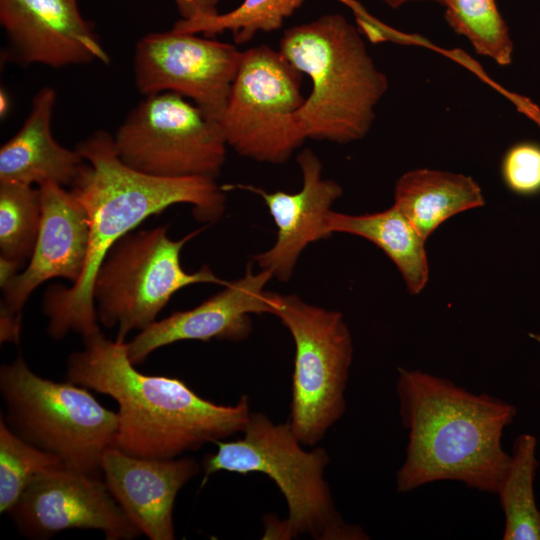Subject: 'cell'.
Listing matches in <instances>:
<instances>
[{
	"instance_id": "obj_1",
	"label": "cell",
	"mask_w": 540,
	"mask_h": 540,
	"mask_svg": "<svg viewBox=\"0 0 540 540\" xmlns=\"http://www.w3.org/2000/svg\"><path fill=\"white\" fill-rule=\"evenodd\" d=\"M75 149L85 163L70 186L86 210L89 248L84 271L70 287L51 286L43 298L47 332L62 339L69 332L83 338L99 329L93 299L95 275L114 244L146 218L175 204L192 206L194 217L206 223L224 213L226 196L215 179L201 176L158 177L125 164L115 149L113 135L97 130Z\"/></svg>"
},
{
	"instance_id": "obj_2",
	"label": "cell",
	"mask_w": 540,
	"mask_h": 540,
	"mask_svg": "<svg viewBox=\"0 0 540 540\" xmlns=\"http://www.w3.org/2000/svg\"><path fill=\"white\" fill-rule=\"evenodd\" d=\"M67 359L66 380L114 399L118 425L111 446L136 457L176 458L243 431L249 398L219 405L200 397L182 380L136 370L126 342L98 330Z\"/></svg>"
},
{
	"instance_id": "obj_3",
	"label": "cell",
	"mask_w": 540,
	"mask_h": 540,
	"mask_svg": "<svg viewBox=\"0 0 540 540\" xmlns=\"http://www.w3.org/2000/svg\"><path fill=\"white\" fill-rule=\"evenodd\" d=\"M396 390L408 435L405 459L396 472L397 491L458 481L496 494L511 461L502 436L516 407L420 370L399 368Z\"/></svg>"
},
{
	"instance_id": "obj_4",
	"label": "cell",
	"mask_w": 540,
	"mask_h": 540,
	"mask_svg": "<svg viewBox=\"0 0 540 540\" xmlns=\"http://www.w3.org/2000/svg\"><path fill=\"white\" fill-rule=\"evenodd\" d=\"M279 51L312 82L297 113L306 139L340 144L362 139L388 88L358 28L339 13L284 31Z\"/></svg>"
},
{
	"instance_id": "obj_5",
	"label": "cell",
	"mask_w": 540,
	"mask_h": 540,
	"mask_svg": "<svg viewBox=\"0 0 540 540\" xmlns=\"http://www.w3.org/2000/svg\"><path fill=\"white\" fill-rule=\"evenodd\" d=\"M244 436L235 441H218L217 450L202 462L205 479L227 471L262 473L275 482L283 494L288 517L269 519L265 536L290 539L309 535L316 540H364L362 528L348 524L335 507L324 478L329 456L323 447L310 451L293 433L289 421L276 424L263 413H251Z\"/></svg>"
},
{
	"instance_id": "obj_6",
	"label": "cell",
	"mask_w": 540,
	"mask_h": 540,
	"mask_svg": "<svg viewBox=\"0 0 540 540\" xmlns=\"http://www.w3.org/2000/svg\"><path fill=\"white\" fill-rule=\"evenodd\" d=\"M1 416L18 437L57 456L74 470L98 475L111 446L118 415L102 406L87 388L35 374L19 355L0 368Z\"/></svg>"
},
{
	"instance_id": "obj_7",
	"label": "cell",
	"mask_w": 540,
	"mask_h": 540,
	"mask_svg": "<svg viewBox=\"0 0 540 540\" xmlns=\"http://www.w3.org/2000/svg\"><path fill=\"white\" fill-rule=\"evenodd\" d=\"M195 230L179 240L168 236L167 226L128 233L117 241L100 265L93 283L98 322L118 327L116 340L125 342L132 330H144L180 289L198 283L227 282L203 265L188 273L181 265L184 245Z\"/></svg>"
},
{
	"instance_id": "obj_8",
	"label": "cell",
	"mask_w": 540,
	"mask_h": 540,
	"mask_svg": "<svg viewBox=\"0 0 540 540\" xmlns=\"http://www.w3.org/2000/svg\"><path fill=\"white\" fill-rule=\"evenodd\" d=\"M271 295L272 314L295 344L289 423L303 445L315 446L345 411L351 334L338 311L309 304L294 294Z\"/></svg>"
},
{
	"instance_id": "obj_9",
	"label": "cell",
	"mask_w": 540,
	"mask_h": 540,
	"mask_svg": "<svg viewBox=\"0 0 540 540\" xmlns=\"http://www.w3.org/2000/svg\"><path fill=\"white\" fill-rule=\"evenodd\" d=\"M303 74L280 51H242L220 125L228 146L258 162L281 164L306 140L297 120Z\"/></svg>"
},
{
	"instance_id": "obj_10",
	"label": "cell",
	"mask_w": 540,
	"mask_h": 540,
	"mask_svg": "<svg viewBox=\"0 0 540 540\" xmlns=\"http://www.w3.org/2000/svg\"><path fill=\"white\" fill-rule=\"evenodd\" d=\"M128 166L158 177L215 179L228 146L221 125L174 92L145 96L113 135Z\"/></svg>"
},
{
	"instance_id": "obj_11",
	"label": "cell",
	"mask_w": 540,
	"mask_h": 540,
	"mask_svg": "<svg viewBox=\"0 0 540 540\" xmlns=\"http://www.w3.org/2000/svg\"><path fill=\"white\" fill-rule=\"evenodd\" d=\"M241 56L234 45L197 34L149 33L135 47V84L144 96L174 92L189 98L220 122Z\"/></svg>"
},
{
	"instance_id": "obj_12",
	"label": "cell",
	"mask_w": 540,
	"mask_h": 540,
	"mask_svg": "<svg viewBox=\"0 0 540 540\" xmlns=\"http://www.w3.org/2000/svg\"><path fill=\"white\" fill-rule=\"evenodd\" d=\"M19 532L47 539L68 529H95L107 540L142 535L98 475L62 466L41 473L7 512Z\"/></svg>"
},
{
	"instance_id": "obj_13",
	"label": "cell",
	"mask_w": 540,
	"mask_h": 540,
	"mask_svg": "<svg viewBox=\"0 0 540 540\" xmlns=\"http://www.w3.org/2000/svg\"><path fill=\"white\" fill-rule=\"evenodd\" d=\"M0 24L5 61L52 68L110 62L77 0H0Z\"/></svg>"
},
{
	"instance_id": "obj_14",
	"label": "cell",
	"mask_w": 540,
	"mask_h": 540,
	"mask_svg": "<svg viewBox=\"0 0 540 540\" xmlns=\"http://www.w3.org/2000/svg\"><path fill=\"white\" fill-rule=\"evenodd\" d=\"M271 278L270 271L254 273L249 265L243 277L226 283L198 306L176 311L141 330L126 343L130 361L140 364L153 351L178 341L245 339L252 331V314H272V292L264 290Z\"/></svg>"
},
{
	"instance_id": "obj_15",
	"label": "cell",
	"mask_w": 540,
	"mask_h": 540,
	"mask_svg": "<svg viewBox=\"0 0 540 540\" xmlns=\"http://www.w3.org/2000/svg\"><path fill=\"white\" fill-rule=\"evenodd\" d=\"M39 187L41 223L28 266L3 289L1 309L21 315L31 293L43 282L64 278L72 284L81 277L89 248V221L78 199L63 186L46 182Z\"/></svg>"
},
{
	"instance_id": "obj_16",
	"label": "cell",
	"mask_w": 540,
	"mask_h": 540,
	"mask_svg": "<svg viewBox=\"0 0 540 540\" xmlns=\"http://www.w3.org/2000/svg\"><path fill=\"white\" fill-rule=\"evenodd\" d=\"M302 188L296 193L266 192L254 186H241L258 194L265 202L277 228L276 241L253 261L280 281H288L302 251L311 243L330 237L326 219L333 203L342 195L341 186L322 178V163L309 148L297 155Z\"/></svg>"
},
{
	"instance_id": "obj_17",
	"label": "cell",
	"mask_w": 540,
	"mask_h": 540,
	"mask_svg": "<svg viewBox=\"0 0 540 540\" xmlns=\"http://www.w3.org/2000/svg\"><path fill=\"white\" fill-rule=\"evenodd\" d=\"M100 466L111 495L142 534L151 540L175 538V499L199 474L202 466L195 459L141 458L109 446Z\"/></svg>"
},
{
	"instance_id": "obj_18",
	"label": "cell",
	"mask_w": 540,
	"mask_h": 540,
	"mask_svg": "<svg viewBox=\"0 0 540 540\" xmlns=\"http://www.w3.org/2000/svg\"><path fill=\"white\" fill-rule=\"evenodd\" d=\"M55 103L53 88L46 86L36 93L22 127L0 148V183L72 185L85 160L53 137Z\"/></svg>"
},
{
	"instance_id": "obj_19",
	"label": "cell",
	"mask_w": 540,
	"mask_h": 540,
	"mask_svg": "<svg viewBox=\"0 0 540 540\" xmlns=\"http://www.w3.org/2000/svg\"><path fill=\"white\" fill-rule=\"evenodd\" d=\"M484 203L478 183L464 174L414 169L395 185L394 205L425 240L449 218Z\"/></svg>"
},
{
	"instance_id": "obj_20",
	"label": "cell",
	"mask_w": 540,
	"mask_h": 540,
	"mask_svg": "<svg viewBox=\"0 0 540 540\" xmlns=\"http://www.w3.org/2000/svg\"><path fill=\"white\" fill-rule=\"evenodd\" d=\"M326 232L348 233L365 238L380 248L396 265L410 294H419L429 279L426 240L393 204L377 213L347 215L331 211Z\"/></svg>"
},
{
	"instance_id": "obj_21",
	"label": "cell",
	"mask_w": 540,
	"mask_h": 540,
	"mask_svg": "<svg viewBox=\"0 0 540 540\" xmlns=\"http://www.w3.org/2000/svg\"><path fill=\"white\" fill-rule=\"evenodd\" d=\"M535 436L524 433L513 444L511 461L496 494L504 513V540H540V510L534 494L539 462Z\"/></svg>"
},
{
	"instance_id": "obj_22",
	"label": "cell",
	"mask_w": 540,
	"mask_h": 540,
	"mask_svg": "<svg viewBox=\"0 0 540 540\" xmlns=\"http://www.w3.org/2000/svg\"><path fill=\"white\" fill-rule=\"evenodd\" d=\"M306 0H244L237 8L196 20L179 19L173 30L213 37L231 31L237 45L249 42L257 32H270L282 27Z\"/></svg>"
},
{
	"instance_id": "obj_23",
	"label": "cell",
	"mask_w": 540,
	"mask_h": 540,
	"mask_svg": "<svg viewBox=\"0 0 540 540\" xmlns=\"http://www.w3.org/2000/svg\"><path fill=\"white\" fill-rule=\"evenodd\" d=\"M443 6L447 24L477 53L501 66L511 64L514 45L496 0H445Z\"/></svg>"
},
{
	"instance_id": "obj_24",
	"label": "cell",
	"mask_w": 540,
	"mask_h": 540,
	"mask_svg": "<svg viewBox=\"0 0 540 540\" xmlns=\"http://www.w3.org/2000/svg\"><path fill=\"white\" fill-rule=\"evenodd\" d=\"M41 223L39 187L0 183V257L20 263L30 259Z\"/></svg>"
},
{
	"instance_id": "obj_25",
	"label": "cell",
	"mask_w": 540,
	"mask_h": 540,
	"mask_svg": "<svg viewBox=\"0 0 540 540\" xmlns=\"http://www.w3.org/2000/svg\"><path fill=\"white\" fill-rule=\"evenodd\" d=\"M65 466L12 432L0 418V511L7 513L27 486L41 473Z\"/></svg>"
},
{
	"instance_id": "obj_26",
	"label": "cell",
	"mask_w": 540,
	"mask_h": 540,
	"mask_svg": "<svg viewBox=\"0 0 540 540\" xmlns=\"http://www.w3.org/2000/svg\"><path fill=\"white\" fill-rule=\"evenodd\" d=\"M506 187L521 196L540 193V144L522 141L512 145L501 161Z\"/></svg>"
},
{
	"instance_id": "obj_27",
	"label": "cell",
	"mask_w": 540,
	"mask_h": 540,
	"mask_svg": "<svg viewBox=\"0 0 540 540\" xmlns=\"http://www.w3.org/2000/svg\"><path fill=\"white\" fill-rule=\"evenodd\" d=\"M219 0H174L181 19L196 20L218 13Z\"/></svg>"
},
{
	"instance_id": "obj_28",
	"label": "cell",
	"mask_w": 540,
	"mask_h": 540,
	"mask_svg": "<svg viewBox=\"0 0 540 540\" xmlns=\"http://www.w3.org/2000/svg\"><path fill=\"white\" fill-rule=\"evenodd\" d=\"M0 328L1 342L17 343L20 337L21 315L1 309Z\"/></svg>"
},
{
	"instance_id": "obj_29",
	"label": "cell",
	"mask_w": 540,
	"mask_h": 540,
	"mask_svg": "<svg viewBox=\"0 0 540 540\" xmlns=\"http://www.w3.org/2000/svg\"><path fill=\"white\" fill-rule=\"evenodd\" d=\"M341 2L342 4L346 5L350 9H352L359 28H367L371 25H374L377 20L374 19L372 16H370L364 8L361 7L359 3H357L354 0H337Z\"/></svg>"
},
{
	"instance_id": "obj_30",
	"label": "cell",
	"mask_w": 540,
	"mask_h": 540,
	"mask_svg": "<svg viewBox=\"0 0 540 540\" xmlns=\"http://www.w3.org/2000/svg\"><path fill=\"white\" fill-rule=\"evenodd\" d=\"M20 263L0 257V285L3 287L19 272Z\"/></svg>"
},
{
	"instance_id": "obj_31",
	"label": "cell",
	"mask_w": 540,
	"mask_h": 540,
	"mask_svg": "<svg viewBox=\"0 0 540 540\" xmlns=\"http://www.w3.org/2000/svg\"><path fill=\"white\" fill-rule=\"evenodd\" d=\"M382 1L387 6L393 8V9L399 8V7L403 6L404 4L414 2V1H434V2H437V3L441 4V5H444V3H445V0H382Z\"/></svg>"
}]
</instances>
